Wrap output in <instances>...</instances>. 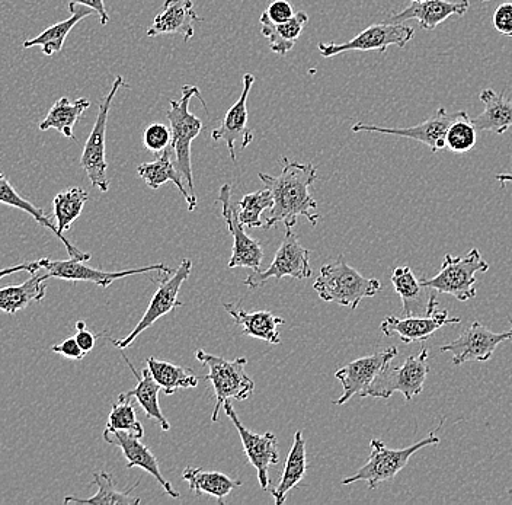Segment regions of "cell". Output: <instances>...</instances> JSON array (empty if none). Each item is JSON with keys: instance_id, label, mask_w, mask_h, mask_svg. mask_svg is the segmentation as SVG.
<instances>
[{"instance_id": "6da1fadb", "label": "cell", "mask_w": 512, "mask_h": 505, "mask_svg": "<svg viewBox=\"0 0 512 505\" xmlns=\"http://www.w3.org/2000/svg\"><path fill=\"white\" fill-rule=\"evenodd\" d=\"M283 172L278 177L259 172V180L271 191L274 203L268 213L264 229L277 228L283 223L286 229H293L300 216L306 217L312 226H318V203L310 194V188L318 180V169L312 163H299L283 158Z\"/></svg>"}, {"instance_id": "7a4b0ae2", "label": "cell", "mask_w": 512, "mask_h": 505, "mask_svg": "<svg viewBox=\"0 0 512 505\" xmlns=\"http://www.w3.org/2000/svg\"><path fill=\"white\" fill-rule=\"evenodd\" d=\"M313 289L325 302L355 310L361 300L376 296L382 290V283L376 278L361 276L344 257H338V260L322 265Z\"/></svg>"}, {"instance_id": "3957f363", "label": "cell", "mask_w": 512, "mask_h": 505, "mask_svg": "<svg viewBox=\"0 0 512 505\" xmlns=\"http://www.w3.org/2000/svg\"><path fill=\"white\" fill-rule=\"evenodd\" d=\"M197 97L207 107L206 101L201 98L200 89L197 86H182V98L179 101H171V110L168 111L169 123H171L172 140L171 147L175 153V165L181 172L191 197H195L194 178H192L191 143L195 137L200 136L204 129L203 121L190 111L191 99Z\"/></svg>"}, {"instance_id": "277c9868", "label": "cell", "mask_w": 512, "mask_h": 505, "mask_svg": "<svg viewBox=\"0 0 512 505\" xmlns=\"http://www.w3.org/2000/svg\"><path fill=\"white\" fill-rule=\"evenodd\" d=\"M195 357L208 367V375L204 379L213 385L214 398H216V405L211 412V423H217L220 408H223L224 402L230 399L246 401L254 393L255 382L245 372L248 359L240 357V359L229 361L203 350H198Z\"/></svg>"}, {"instance_id": "5b68a950", "label": "cell", "mask_w": 512, "mask_h": 505, "mask_svg": "<svg viewBox=\"0 0 512 505\" xmlns=\"http://www.w3.org/2000/svg\"><path fill=\"white\" fill-rule=\"evenodd\" d=\"M440 437L435 433L428 434L424 440L416 441L412 446L405 449H389L382 440H371V453L366 465L358 469L357 473L345 478L342 481L344 485L355 484V482H366L368 488L376 489L383 482H390L399 475L400 471L405 469L411 457L419 450L425 447L437 446L440 444Z\"/></svg>"}, {"instance_id": "8992f818", "label": "cell", "mask_w": 512, "mask_h": 505, "mask_svg": "<svg viewBox=\"0 0 512 505\" xmlns=\"http://www.w3.org/2000/svg\"><path fill=\"white\" fill-rule=\"evenodd\" d=\"M489 264L483 260L479 249H470L466 257H453L447 254L437 276L424 278L421 283L438 294H448L459 302L476 297V274L488 273Z\"/></svg>"}, {"instance_id": "52a82bcc", "label": "cell", "mask_w": 512, "mask_h": 505, "mask_svg": "<svg viewBox=\"0 0 512 505\" xmlns=\"http://www.w3.org/2000/svg\"><path fill=\"white\" fill-rule=\"evenodd\" d=\"M427 348H422L415 356L408 357L398 367L390 363L376 377L370 388L364 393V398L389 399L393 393L400 392L405 401H412L415 396L424 391L425 380L430 373Z\"/></svg>"}, {"instance_id": "ba28073f", "label": "cell", "mask_w": 512, "mask_h": 505, "mask_svg": "<svg viewBox=\"0 0 512 505\" xmlns=\"http://www.w3.org/2000/svg\"><path fill=\"white\" fill-rule=\"evenodd\" d=\"M123 86H126V81H124L123 76H117L114 83H112L111 91L99 102L94 129H92L88 140H86L82 158H80V166L85 169L92 187L99 188L102 193H107L110 190V181H108L107 177L108 163L107 159H105L108 115H110L115 95Z\"/></svg>"}, {"instance_id": "9c48e42d", "label": "cell", "mask_w": 512, "mask_h": 505, "mask_svg": "<svg viewBox=\"0 0 512 505\" xmlns=\"http://www.w3.org/2000/svg\"><path fill=\"white\" fill-rule=\"evenodd\" d=\"M191 271L192 262L184 260L174 273L168 274V277L160 280L158 292L150 300L149 306H147L146 312H144L139 324L123 340H111V338H108L112 345L120 348V350H126L127 347H130L136 341L140 334L147 331L158 319L168 315V313H171L176 308H181L182 302L178 300L179 290H181L182 284L190 277Z\"/></svg>"}, {"instance_id": "30bf717a", "label": "cell", "mask_w": 512, "mask_h": 505, "mask_svg": "<svg viewBox=\"0 0 512 505\" xmlns=\"http://www.w3.org/2000/svg\"><path fill=\"white\" fill-rule=\"evenodd\" d=\"M415 28L403 24H374L366 28L363 33L347 41V43H319L318 49L322 57H334L347 51H380L386 53L392 46L398 49H405L406 44L414 38Z\"/></svg>"}, {"instance_id": "8fae6325", "label": "cell", "mask_w": 512, "mask_h": 505, "mask_svg": "<svg viewBox=\"0 0 512 505\" xmlns=\"http://www.w3.org/2000/svg\"><path fill=\"white\" fill-rule=\"evenodd\" d=\"M309 249L304 248L297 239L296 233L291 229H286L283 242L280 248L277 249L274 260H272L270 267L267 270L254 271L245 280V286L249 289H258L264 286L270 278L281 280L283 277L309 278L312 276V267L309 261Z\"/></svg>"}, {"instance_id": "7c38bea8", "label": "cell", "mask_w": 512, "mask_h": 505, "mask_svg": "<svg viewBox=\"0 0 512 505\" xmlns=\"http://www.w3.org/2000/svg\"><path fill=\"white\" fill-rule=\"evenodd\" d=\"M38 261H40L41 268L47 271L51 278H60V280L73 281V283L86 281V283H94L104 289L110 287L114 281L136 276V274H172L175 271L165 264H153L149 267L131 268V270L124 271H102L89 267L85 261L73 260V258H70L69 261H51L50 258H41Z\"/></svg>"}, {"instance_id": "4fadbf2b", "label": "cell", "mask_w": 512, "mask_h": 505, "mask_svg": "<svg viewBox=\"0 0 512 505\" xmlns=\"http://www.w3.org/2000/svg\"><path fill=\"white\" fill-rule=\"evenodd\" d=\"M511 328L508 331L496 334L475 321L467 331H464L456 341L448 343L440 348L441 353L453 356V366H463L469 361H488L494 356L496 348L502 343H512V319Z\"/></svg>"}, {"instance_id": "5bb4252c", "label": "cell", "mask_w": 512, "mask_h": 505, "mask_svg": "<svg viewBox=\"0 0 512 505\" xmlns=\"http://www.w3.org/2000/svg\"><path fill=\"white\" fill-rule=\"evenodd\" d=\"M224 412L227 417L232 420L236 430H238L240 440H242L243 450H245L246 457L249 463L258 472V481L264 491L270 489V468L271 466L280 463V453H278V439L275 434H255L245 427L236 415L235 408L232 407L229 401L224 402Z\"/></svg>"}, {"instance_id": "9a60e30c", "label": "cell", "mask_w": 512, "mask_h": 505, "mask_svg": "<svg viewBox=\"0 0 512 505\" xmlns=\"http://www.w3.org/2000/svg\"><path fill=\"white\" fill-rule=\"evenodd\" d=\"M399 350L396 347L387 348L371 356L361 357V359L351 361L347 366L339 369L335 373L336 379L341 382L344 393L334 405H344L352 398L358 395L364 398V393L370 388L371 383L382 373L387 364L392 363L395 357H398Z\"/></svg>"}, {"instance_id": "2e32d148", "label": "cell", "mask_w": 512, "mask_h": 505, "mask_svg": "<svg viewBox=\"0 0 512 505\" xmlns=\"http://www.w3.org/2000/svg\"><path fill=\"white\" fill-rule=\"evenodd\" d=\"M217 201L222 204L224 222H226L227 229H229L233 239H235V242H233L232 258H230L227 267L251 268L252 271L261 270V264L264 261V251H262L261 245L245 232V226L240 225L236 209L232 206V185L224 184L220 188Z\"/></svg>"}, {"instance_id": "e0dca14e", "label": "cell", "mask_w": 512, "mask_h": 505, "mask_svg": "<svg viewBox=\"0 0 512 505\" xmlns=\"http://www.w3.org/2000/svg\"><path fill=\"white\" fill-rule=\"evenodd\" d=\"M457 113H447L446 108H438L434 115L414 127L406 129H390V127L374 126V124L357 123L352 126L354 133L367 131V133L390 134V136L406 137V139L415 140L422 145L430 147L432 152L437 153L440 150L447 149L446 133L448 126L456 120Z\"/></svg>"}, {"instance_id": "ac0fdd59", "label": "cell", "mask_w": 512, "mask_h": 505, "mask_svg": "<svg viewBox=\"0 0 512 505\" xmlns=\"http://www.w3.org/2000/svg\"><path fill=\"white\" fill-rule=\"evenodd\" d=\"M254 83L255 76L252 73H245L243 75V91L240 94V98L224 115L222 126L211 133V139L214 142H219V140L226 142L230 158H232L233 162H236V159H238V156H236V145L240 143V149H246L254 140V133L248 127L249 114L248 105H246L248 104L249 92H251Z\"/></svg>"}, {"instance_id": "d6986e66", "label": "cell", "mask_w": 512, "mask_h": 505, "mask_svg": "<svg viewBox=\"0 0 512 505\" xmlns=\"http://www.w3.org/2000/svg\"><path fill=\"white\" fill-rule=\"evenodd\" d=\"M460 318H448L447 310H435L431 315L424 316H387L380 324V331L386 337H398L405 344L424 343L430 340L438 329L443 326L460 324Z\"/></svg>"}, {"instance_id": "ffe728a7", "label": "cell", "mask_w": 512, "mask_h": 505, "mask_svg": "<svg viewBox=\"0 0 512 505\" xmlns=\"http://www.w3.org/2000/svg\"><path fill=\"white\" fill-rule=\"evenodd\" d=\"M104 440L111 446L120 447L121 452L126 457L128 469L140 468L144 472H149L150 475L155 476L156 481L159 482L160 487L165 489L169 497L175 498V500L181 497L179 492L172 487L171 482L163 478L159 469L158 457L150 452L149 447L140 443V439H137L136 436L127 433V431L107 430L105 428Z\"/></svg>"}, {"instance_id": "44dd1931", "label": "cell", "mask_w": 512, "mask_h": 505, "mask_svg": "<svg viewBox=\"0 0 512 505\" xmlns=\"http://www.w3.org/2000/svg\"><path fill=\"white\" fill-rule=\"evenodd\" d=\"M393 289L403 303L405 316L431 315L438 308L437 292L424 286L415 277L411 267H398L393 270Z\"/></svg>"}, {"instance_id": "7402d4cb", "label": "cell", "mask_w": 512, "mask_h": 505, "mask_svg": "<svg viewBox=\"0 0 512 505\" xmlns=\"http://www.w3.org/2000/svg\"><path fill=\"white\" fill-rule=\"evenodd\" d=\"M469 0H460V2H448V0H425V2H412L411 6L403 9L399 14L390 15L384 19V22L390 24H403L409 19H416L422 30L432 31L443 24L448 18L464 17L469 11Z\"/></svg>"}, {"instance_id": "603a6c76", "label": "cell", "mask_w": 512, "mask_h": 505, "mask_svg": "<svg viewBox=\"0 0 512 505\" xmlns=\"http://www.w3.org/2000/svg\"><path fill=\"white\" fill-rule=\"evenodd\" d=\"M198 21L201 18L195 14L191 0H166L163 11L156 15L152 27L147 30V37L179 34L188 43L194 37V24Z\"/></svg>"}, {"instance_id": "cb8c5ba5", "label": "cell", "mask_w": 512, "mask_h": 505, "mask_svg": "<svg viewBox=\"0 0 512 505\" xmlns=\"http://www.w3.org/2000/svg\"><path fill=\"white\" fill-rule=\"evenodd\" d=\"M224 309L232 316L236 325L242 328V335L265 341L268 344H280V332L278 326L286 324L283 318L275 316L270 310H258V312H246L240 306L232 303H224Z\"/></svg>"}, {"instance_id": "d4e9b609", "label": "cell", "mask_w": 512, "mask_h": 505, "mask_svg": "<svg viewBox=\"0 0 512 505\" xmlns=\"http://www.w3.org/2000/svg\"><path fill=\"white\" fill-rule=\"evenodd\" d=\"M174 153V149L171 146L166 147L162 153H159L158 159L155 162L142 163L137 168V174L142 178L152 190H159L166 182H174L179 193L185 198L188 204V210L194 212L197 209V200L191 197L190 191L185 187L184 177L181 172L178 171L174 162H172L171 155Z\"/></svg>"}, {"instance_id": "484cf974", "label": "cell", "mask_w": 512, "mask_h": 505, "mask_svg": "<svg viewBox=\"0 0 512 505\" xmlns=\"http://www.w3.org/2000/svg\"><path fill=\"white\" fill-rule=\"evenodd\" d=\"M0 203L30 214L32 219H34L38 225L44 226V228L51 230V232H53L54 235H56L57 238L63 242V245L66 246L67 254H69L70 258H73V260H91V254H86V252L80 251L78 246L73 245L72 242L67 241V239L64 238L63 233H60L59 229H57V226L53 225V222L48 219L47 214L43 209L34 206V204L30 203V201L25 200V198L19 196V194L16 193L15 188L12 187L11 182L8 181V178H6L2 172H0Z\"/></svg>"}, {"instance_id": "4316f807", "label": "cell", "mask_w": 512, "mask_h": 505, "mask_svg": "<svg viewBox=\"0 0 512 505\" xmlns=\"http://www.w3.org/2000/svg\"><path fill=\"white\" fill-rule=\"evenodd\" d=\"M485 104V110L476 118H472L478 131L504 134L512 127V102L504 94H496L494 89H483L479 95Z\"/></svg>"}, {"instance_id": "83f0119b", "label": "cell", "mask_w": 512, "mask_h": 505, "mask_svg": "<svg viewBox=\"0 0 512 505\" xmlns=\"http://www.w3.org/2000/svg\"><path fill=\"white\" fill-rule=\"evenodd\" d=\"M307 21H309V17H307L306 12H297L293 18L286 22H280V24L272 22L265 12L259 19L261 34L267 38L271 50L275 54H280V56H286L288 51L293 49L294 44L302 35L304 27H306Z\"/></svg>"}, {"instance_id": "f1b7e54d", "label": "cell", "mask_w": 512, "mask_h": 505, "mask_svg": "<svg viewBox=\"0 0 512 505\" xmlns=\"http://www.w3.org/2000/svg\"><path fill=\"white\" fill-rule=\"evenodd\" d=\"M48 273L37 271L31 274L30 280L19 286H9L0 289V310L9 315H15L19 310L27 308L31 303H38L46 297Z\"/></svg>"}, {"instance_id": "f546056e", "label": "cell", "mask_w": 512, "mask_h": 505, "mask_svg": "<svg viewBox=\"0 0 512 505\" xmlns=\"http://www.w3.org/2000/svg\"><path fill=\"white\" fill-rule=\"evenodd\" d=\"M69 11L70 14H72L70 18L51 25V27H48L47 30L43 31L38 37L25 41V43L22 44L24 49L41 47L46 56H54V54L60 53V51L63 50L64 41H66L70 31H72L82 19L91 17V15L94 14V11H92L91 8H86V6L76 8V5H69Z\"/></svg>"}, {"instance_id": "4dcf8cb0", "label": "cell", "mask_w": 512, "mask_h": 505, "mask_svg": "<svg viewBox=\"0 0 512 505\" xmlns=\"http://www.w3.org/2000/svg\"><path fill=\"white\" fill-rule=\"evenodd\" d=\"M123 357L127 366L130 367L131 372H133V375L137 377L136 388L124 392V395L128 396V398L136 399L140 407L143 408L144 414L152 418V420L158 421L163 431L171 430V424L168 423L165 415H163L162 409H160L159 392L162 391V388H160L159 383L153 379L149 369H144L142 376H140L137 370L134 369L131 361L128 360L126 356Z\"/></svg>"}, {"instance_id": "1f68e13d", "label": "cell", "mask_w": 512, "mask_h": 505, "mask_svg": "<svg viewBox=\"0 0 512 505\" xmlns=\"http://www.w3.org/2000/svg\"><path fill=\"white\" fill-rule=\"evenodd\" d=\"M307 468H309V465H307L306 441L303 439L302 431H297L294 434L293 447H291L290 453H288L280 484L271 491L275 504H284L288 492L302 482Z\"/></svg>"}, {"instance_id": "d6a6232c", "label": "cell", "mask_w": 512, "mask_h": 505, "mask_svg": "<svg viewBox=\"0 0 512 505\" xmlns=\"http://www.w3.org/2000/svg\"><path fill=\"white\" fill-rule=\"evenodd\" d=\"M89 107H91V101L86 98L76 99L75 102H70L66 97L60 98L59 101L54 102L38 129L41 131L56 129L67 139H75L73 130L76 123Z\"/></svg>"}, {"instance_id": "836d02e7", "label": "cell", "mask_w": 512, "mask_h": 505, "mask_svg": "<svg viewBox=\"0 0 512 505\" xmlns=\"http://www.w3.org/2000/svg\"><path fill=\"white\" fill-rule=\"evenodd\" d=\"M182 478L188 482L190 491L195 495H211L220 505L224 504L223 498L227 497L233 489L242 487V482L229 478L222 472H207L201 468H191V466L185 469Z\"/></svg>"}, {"instance_id": "e575fe53", "label": "cell", "mask_w": 512, "mask_h": 505, "mask_svg": "<svg viewBox=\"0 0 512 505\" xmlns=\"http://www.w3.org/2000/svg\"><path fill=\"white\" fill-rule=\"evenodd\" d=\"M94 485L98 487V492L91 498L80 500L76 497L64 498V504H91V505H139L142 503L139 497H133L131 492L139 487V482L136 485L127 489L126 492H120L115 489L114 479L110 473L96 472L94 473Z\"/></svg>"}, {"instance_id": "d590c367", "label": "cell", "mask_w": 512, "mask_h": 505, "mask_svg": "<svg viewBox=\"0 0 512 505\" xmlns=\"http://www.w3.org/2000/svg\"><path fill=\"white\" fill-rule=\"evenodd\" d=\"M146 363L153 379L159 383L166 395H174L179 389H194L198 386V377L192 375L190 369L175 366V364L155 359V357H149Z\"/></svg>"}, {"instance_id": "8d00e7d4", "label": "cell", "mask_w": 512, "mask_h": 505, "mask_svg": "<svg viewBox=\"0 0 512 505\" xmlns=\"http://www.w3.org/2000/svg\"><path fill=\"white\" fill-rule=\"evenodd\" d=\"M88 200V191L80 187L67 188L54 197V219H56V226L60 233L69 230L72 223L79 219Z\"/></svg>"}, {"instance_id": "74e56055", "label": "cell", "mask_w": 512, "mask_h": 505, "mask_svg": "<svg viewBox=\"0 0 512 505\" xmlns=\"http://www.w3.org/2000/svg\"><path fill=\"white\" fill-rule=\"evenodd\" d=\"M478 142V130L466 111H459L456 120L448 126L446 147L453 153H467Z\"/></svg>"}, {"instance_id": "f35d334b", "label": "cell", "mask_w": 512, "mask_h": 505, "mask_svg": "<svg viewBox=\"0 0 512 505\" xmlns=\"http://www.w3.org/2000/svg\"><path fill=\"white\" fill-rule=\"evenodd\" d=\"M272 203H274V198H272L271 191L268 188L267 190L246 194L236 207L240 225L251 229L264 228L261 213L264 210L271 209Z\"/></svg>"}, {"instance_id": "ab89813d", "label": "cell", "mask_w": 512, "mask_h": 505, "mask_svg": "<svg viewBox=\"0 0 512 505\" xmlns=\"http://www.w3.org/2000/svg\"><path fill=\"white\" fill-rule=\"evenodd\" d=\"M107 430L127 431L137 439H143L144 428L137 418L133 398H128L124 393L118 396L117 402L112 405L110 417H108Z\"/></svg>"}, {"instance_id": "60d3db41", "label": "cell", "mask_w": 512, "mask_h": 505, "mask_svg": "<svg viewBox=\"0 0 512 505\" xmlns=\"http://www.w3.org/2000/svg\"><path fill=\"white\" fill-rule=\"evenodd\" d=\"M172 131L168 126L162 123H153L144 130L143 145L144 149L150 152L162 153L166 147L171 146Z\"/></svg>"}, {"instance_id": "b9f144b4", "label": "cell", "mask_w": 512, "mask_h": 505, "mask_svg": "<svg viewBox=\"0 0 512 505\" xmlns=\"http://www.w3.org/2000/svg\"><path fill=\"white\" fill-rule=\"evenodd\" d=\"M492 21H494L495 30L499 34L512 37V2L499 5L494 12Z\"/></svg>"}, {"instance_id": "7bdbcfd3", "label": "cell", "mask_w": 512, "mask_h": 505, "mask_svg": "<svg viewBox=\"0 0 512 505\" xmlns=\"http://www.w3.org/2000/svg\"><path fill=\"white\" fill-rule=\"evenodd\" d=\"M267 17L271 19L272 22H286L288 19L294 17L293 6H291L290 2L287 0H274V2L270 3L267 11H265Z\"/></svg>"}, {"instance_id": "ee69618b", "label": "cell", "mask_w": 512, "mask_h": 505, "mask_svg": "<svg viewBox=\"0 0 512 505\" xmlns=\"http://www.w3.org/2000/svg\"><path fill=\"white\" fill-rule=\"evenodd\" d=\"M53 353L60 354V356L66 357L70 360H83L85 359L86 353L79 347L76 338H67L63 343L53 345L50 348Z\"/></svg>"}, {"instance_id": "f6af8a7d", "label": "cell", "mask_w": 512, "mask_h": 505, "mask_svg": "<svg viewBox=\"0 0 512 505\" xmlns=\"http://www.w3.org/2000/svg\"><path fill=\"white\" fill-rule=\"evenodd\" d=\"M69 5H80L86 6V8H91L92 11L98 15L101 25H107L108 22H110L107 9H105L104 0H70Z\"/></svg>"}, {"instance_id": "bcb514c9", "label": "cell", "mask_w": 512, "mask_h": 505, "mask_svg": "<svg viewBox=\"0 0 512 505\" xmlns=\"http://www.w3.org/2000/svg\"><path fill=\"white\" fill-rule=\"evenodd\" d=\"M43 270L40 265V261L28 262V264L14 265V267L0 268V280L3 277L11 276V274L21 273V271H27V273L35 274L37 271Z\"/></svg>"}, {"instance_id": "7dc6e473", "label": "cell", "mask_w": 512, "mask_h": 505, "mask_svg": "<svg viewBox=\"0 0 512 505\" xmlns=\"http://www.w3.org/2000/svg\"><path fill=\"white\" fill-rule=\"evenodd\" d=\"M75 338L76 341H78L79 347L82 348L86 354L91 353V351L94 350L96 337L91 331H88V329H79Z\"/></svg>"}, {"instance_id": "c3c4849f", "label": "cell", "mask_w": 512, "mask_h": 505, "mask_svg": "<svg viewBox=\"0 0 512 505\" xmlns=\"http://www.w3.org/2000/svg\"><path fill=\"white\" fill-rule=\"evenodd\" d=\"M495 180L501 182L502 185H505V182H511L512 184V174H498L495 175Z\"/></svg>"}, {"instance_id": "681fc988", "label": "cell", "mask_w": 512, "mask_h": 505, "mask_svg": "<svg viewBox=\"0 0 512 505\" xmlns=\"http://www.w3.org/2000/svg\"><path fill=\"white\" fill-rule=\"evenodd\" d=\"M86 328V324H85V321H78L76 322V329H85Z\"/></svg>"}, {"instance_id": "f907efd6", "label": "cell", "mask_w": 512, "mask_h": 505, "mask_svg": "<svg viewBox=\"0 0 512 505\" xmlns=\"http://www.w3.org/2000/svg\"><path fill=\"white\" fill-rule=\"evenodd\" d=\"M412 2H425V0H412Z\"/></svg>"}, {"instance_id": "816d5d0a", "label": "cell", "mask_w": 512, "mask_h": 505, "mask_svg": "<svg viewBox=\"0 0 512 505\" xmlns=\"http://www.w3.org/2000/svg\"><path fill=\"white\" fill-rule=\"evenodd\" d=\"M483 2H488V0H483Z\"/></svg>"}]
</instances>
